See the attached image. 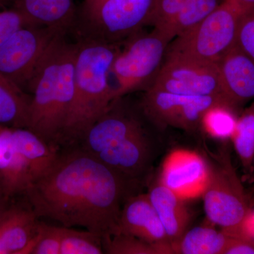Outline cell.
<instances>
[{
	"instance_id": "6da1fadb",
	"label": "cell",
	"mask_w": 254,
	"mask_h": 254,
	"mask_svg": "<svg viewBox=\"0 0 254 254\" xmlns=\"http://www.w3.org/2000/svg\"><path fill=\"white\" fill-rule=\"evenodd\" d=\"M125 184L122 175L81 148L58 154L24 195L38 218L85 227L104 240L118 226Z\"/></svg>"
},
{
	"instance_id": "7a4b0ae2",
	"label": "cell",
	"mask_w": 254,
	"mask_h": 254,
	"mask_svg": "<svg viewBox=\"0 0 254 254\" xmlns=\"http://www.w3.org/2000/svg\"><path fill=\"white\" fill-rule=\"evenodd\" d=\"M76 43L65 36L47 54L32 83L26 128L53 145L62 141L74 97Z\"/></svg>"
},
{
	"instance_id": "3957f363",
	"label": "cell",
	"mask_w": 254,
	"mask_h": 254,
	"mask_svg": "<svg viewBox=\"0 0 254 254\" xmlns=\"http://www.w3.org/2000/svg\"><path fill=\"white\" fill-rule=\"evenodd\" d=\"M120 46L81 38L76 43L74 97L62 141L83 139L113 104L109 73Z\"/></svg>"
},
{
	"instance_id": "277c9868",
	"label": "cell",
	"mask_w": 254,
	"mask_h": 254,
	"mask_svg": "<svg viewBox=\"0 0 254 254\" xmlns=\"http://www.w3.org/2000/svg\"><path fill=\"white\" fill-rule=\"evenodd\" d=\"M82 148L125 178L146 170L151 145L141 123L113 102L83 136Z\"/></svg>"
},
{
	"instance_id": "5b68a950",
	"label": "cell",
	"mask_w": 254,
	"mask_h": 254,
	"mask_svg": "<svg viewBox=\"0 0 254 254\" xmlns=\"http://www.w3.org/2000/svg\"><path fill=\"white\" fill-rule=\"evenodd\" d=\"M170 41L160 32H139L124 43L109 73L113 101L123 95L151 86L165 60Z\"/></svg>"
},
{
	"instance_id": "8992f818",
	"label": "cell",
	"mask_w": 254,
	"mask_h": 254,
	"mask_svg": "<svg viewBox=\"0 0 254 254\" xmlns=\"http://www.w3.org/2000/svg\"><path fill=\"white\" fill-rule=\"evenodd\" d=\"M242 14L229 0H223L200 22L170 42L165 57L217 64L236 45Z\"/></svg>"
},
{
	"instance_id": "52a82bcc",
	"label": "cell",
	"mask_w": 254,
	"mask_h": 254,
	"mask_svg": "<svg viewBox=\"0 0 254 254\" xmlns=\"http://www.w3.org/2000/svg\"><path fill=\"white\" fill-rule=\"evenodd\" d=\"M155 0H94L83 5L81 36L124 44L149 26Z\"/></svg>"
},
{
	"instance_id": "ba28073f",
	"label": "cell",
	"mask_w": 254,
	"mask_h": 254,
	"mask_svg": "<svg viewBox=\"0 0 254 254\" xmlns=\"http://www.w3.org/2000/svg\"><path fill=\"white\" fill-rule=\"evenodd\" d=\"M66 33L27 26L0 46V73L29 93L38 68L53 44Z\"/></svg>"
},
{
	"instance_id": "9c48e42d",
	"label": "cell",
	"mask_w": 254,
	"mask_h": 254,
	"mask_svg": "<svg viewBox=\"0 0 254 254\" xmlns=\"http://www.w3.org/2000/svg\"><path fill=\"white\" fill-rule=\"evenodd\" d=\"M222 155L216 167L211 168L203 197L207 218L227 234L240 225L251 208L229 155Z\"/></svg>"
},
{
	"instance_id": "30bf717a",
	"label": "cell",
	"mask_w": 254,
	"mask_h": 254,
	"mask_svg": "<svg viewBox=\"0 0 254 254\" xmlns=\"http://www.w3.org/2000/svg\"><path fill=\"white\" fill-rule=\"evenodd\" d=\"M148 88L191 96H220L227 101L217 64L177 57H165Z\"/></svg>"
},
{
	"instance_id": "8fae6325",
	"label": "cell",
	"mask_w": 254,
	"mask_h": 254,
	"mask_svg": "<svg viewBox=\"0 0 254 254\" xmlns=\"http://www.w3.org/2000/svg\"><path fill=\"white\" fill-rule=\"evenodd\" d=\"M218 103L231 106L220 96H191L148 88L142 107L146 116L156 125L193 131L200 126L205 111Z\"/></svg>"
},
{
	"instance_id": "7c38bea8",
	"label": "cell",
	"mask_w": 254,
	"mask_h": 254,
	"mask_svg": "<svg viewBox=\"0 0 254 254\" xmlns=\"http://www.w3.org/2000/svg\"><path fill=\"white\" fill-rule=\"evenodd\" d=\"M210 172L211 168L196 152L176 149L165 158L159 182L182 199H193L203 195Z\"/></svg>"
},
{
	"instance_id": "4fadbf2b",
	"label": "cell",
	"mask_w": 254,
	"mask_h": 254,
	"mask_svg": "<svg viewBox=\"0 0 254 254\" xmlns=\"http://www.w3.org/2000/svg\"><path fill=\"white\" fill-rule=\"evenodd\" d=\"M118 234L130 235L156 246L162 254H174L172 244L148 194L128 198L122 209L114 235Z\"/></svg>"
},
{
	"instance_id": "5bb4252c",
	"label": "cell",
	"mask_w": 254,
	"mask_h": 254,
	"mask_svg": "<svg viewBox=\"0 0 254 254\" xmlns=\"http://www.w3.org/2000/svg\"><path fill=\"white\" fill-rule=\"evenodd\" d=\"M217 65L224 94L235 110L254 99V60L235 45Z\"/></svg>"
},
{
	"instance_id": "9a60e30c",
	"label": "cell",
	"mask_w": 254,
	"mask_h": 254,
	"mask_svg": "<svg viewBox=\"0 0 254 254\" xmlns=\"http://www.w3.org/2000/svg\"><path fill=\"white\" fill-rule=\"evenodd\" d=\"M33 209L10 204L0 218V254H23L39 221Z\"/></svg>"
},
{
	"instance_id": "2e32d148",
	"label": "cell",
	"mask_w": 254,
	"mask_h": 254,
	"mask_svg": "<svg viewBox=\"0 0 254 254\" xmlns=\"http://www.w3.org/2000/svg\"><path fill=\"white\" fill-rule=\"evenodd\" d=\"M16 8L33 26L67 33L77 20L74 0H12Z\"/></svg>"
},
{
	"instance_id": "e0dca14e",
	"label": "cell",
	"mask_w": 254,
	"mask_h": 254,
	"mask_svg": "<svg viewBox=\"0 0 254 254\" xmlns=\"http://www.w3.org/2000/svg\"><path fill=\"white\" fill-rule=\"evenodd\" d=\"M31 184L27 165L11 138V128L2 126L0 131V188L11 200L17 195H24Z\"/></svg>"
},
{
	"instance_id": "ac0fdd59",
	"label": "cell",
	"mask_w": 254,
	"mask_h": 254,
	"mask_svg": "<svg viewBox=\"0 0 254 254\" xmlns=\"http://www.w3.org/2000/svg\"><path fill=\"white\" fill-rule=\"evenodd\" d=\"M148 195L173 245L183 236L190 224V213L185 200L160 182L151 187Z\"/></svg>"
},
{
	"instance_id": "d6986e66",
	"label": "cell",
	"mask_w": 254,
	"mask_h": 254,
	"mask_svg": "<svg viewBox=\"0 0 254 254\" xmlns=\"http://www.w3.org/2000/svg\"><path fill=\"white\" fill-rule=\"evenodd\" d=\"M11 138L27 165L31 183L46 173L58 157L53 145L27 128H11Z\"/></svg>"
},
{
	"instance_id": "ffe728a7",
	"label": "cell",
	"mask_w": 254,
	"mask_h": 254,
	"mask_svg": "<svg viewBox=\"0 0 254 254\" xmlns=\"http://www.w3.org/2000/svg\"><path fill=\"white\" fill-rule=\"evenodd\" d=\"M31 95L0 73V125L26 128Z\"/></svg>"
},
{
	"instance_id": "44dd1931",
	"label": "cell",
	"mask_w": 254,
	"mask_h": 254,
	"mask_svg": "<svg viewBox=\"0 0 254 254\" xmlns=\"http://www.w3.org/2000/svg\"><path fill=\"white\" fill-rule=\"evenodd\" d=\"M231 237L209 226L195 227L172 245L174 254H224Z\"/></svg>"
},
{
	"instance_id": "7402d4cb",
	"label": "cell",
	"mask_w": 254,
	"mask_h": 254,
	"mask_svg": "<svg viewBox=\"0 0 254 254\" xmlns=\"http://www.w3.org/2000/svg\"><path fill=\"white\" fill-rule=\"evenodd\" d=\"M231 140L242 167L250 171L254 162V102L237 118Z\"/></svg>"
},
{
	"instance_id": "603a6c76",
	"label": "cell",
	"mask_w": 254,
	"mask_h": 254,
	"mask_svg": "<svg viewBox=\"0 0 254 254\" xmlns=\"http://www.w3.org/2000/svg\"><path fill=\"white\" fill-rule=\"evenodd\" d=\"M237 118L236 110L225 103H218L205 111L200 126L214 138L231 139L236 128Z\"/></svg>"
},
{
	"instance_id": "cb8c5ba5",
	"label": "cell",
	"mask_w": 254,
	"mask_h": 254,
	"mask_svg": "<svg viewBox=\"0 0 254 254\" xmlns=\"http://www.w3.org/2000/svg\"><path fill=\"white\" fill-rule=\"evenodd\" d=\"M195 1L196 0H155L149 26L168 38L174 26Z\"/></svg>"
},
{
	"instance_id": "d4e9b609",
	"label": "cell",
	"mask_w": 254,
	"mask_h": 254,
	"mask_svg": "<svg viewBox=\"0 0 254 254\" xmlns=\"http://www.w3.org/2000/svg\"><path fill=\"white\" fill-rule=\"evenodd\" d=\"M103 239L98 234L61 227L60 254H102Z\"/></svg>"
},
{
	"instance_id": "484cf974",
	"label": "cell",
	"mask_w": 254,
	"mask_h": 254,
	"mask_svg": "<svg viewBox=\"0 0 254 254\" xmlns=\"http://www.w3.org/2000/svg\"><path fill=\"white\" fill-rule=\"evenodd\" d=\"M105 253L110 254H162L156 246L151 245L136 237L118 234L103 240Z\"/></svg>"
},
{
	"instance_id": "4316f807",
	"label": "cell",
	"mask_w": 254,
	"mask_h": 254,
	"mask_svg": "<svg viewBox=\"0 0 254 254\" xmlns=\"http://www.w3.org/2000/svg\"><path fill=\"white\" fill-rule=\"evenodd\" d=\"M61 227L38 224L34 238L23 254H60Z\"/></svg>"
},
{
	"instance_id": "83f0119b",
	"label": "cell",
	"mask_w": 254,
	"mask_h": 254,
	"mask_svg": "<svg viewBox=\"0 0 254 254\" xmlns=\"http://www.w3.org/2000/svg\"><path fill=\"white\" fill-rule=\"evenodd\" d=\"M33 26L16 8L0 11V46L20 28Z\"/></svg>"
},
{
	"instance_id": "f1b7e54d",
	"label": "cell",
	"mask_w": 254,
	"mask_h": 254,
	"mask_svg": "<svg viewBox=\"0 0 254 254\" xmlns=\"http://www.w3.org/2000/svg\"><path fill=\"white\" fill-rule=\"evenodd\" d=\"M236 45L254 60V9L242 14L241 17Z\"/></svg>"
},
{
	"instance_id": "f546056e",
	"label": "cell",
	"mask_w": 254,
	"mask_h": 254,
	"mask_svg": "<svg viewBox=\"0 0 254 254\" xmlns=\"http://www.w3.org/2000/svg\"><path fill=\"white\" fill-rule=\"evenodd\" d=\"M226 235L254 242V210L250 209L240 225L234 231Z\"/></svg>"
},
{
	"instance_id": "4dcf8cb0",
	"label": "cell",
	"mask_w": 254,
	"mask_h": 254,
	"mask_svg": "<svg viewBox=\"0 0 254 254\" xmlns=\"http://www.w3.org/2000/svg\"><path fill=\"white\" fill-rule=\"evenodd\" d=\"M224 254H254V242L231 237Z\"/></svg>"
},
{
	"instance_id": "1f68e13d",
	"label": "cell",
	"mask_w": 254,
	"mask_h": 254,
	"mask_svg": "<svg viewBox=\"0 0 254 254\" xmlns=\"http://www.w3.org/2000/svg\"><path fill=\"white\" fill-rule=\"evenodd\" d=\"M243 14L254 9V0H229Z\"/></svg>"
},
{
	"instance_id": "d6a6232c",
	"label": "cell",
	"mask_w": 254,
	"mask_h": 254,
	"mask_svg": "<svg viewBox=\"0 0 254 254\" xmlns=\"http://www.w3.org/2000/svg\"><path fill=\"white\" fill-rule=\"evenodd\" d=\"M10 201L11 200L6 198V195L3 193L2 190L0 188V218L10 205Z\"/></svg>"
},
{
	"instance_id": "836d02e7",
	"label": "cell",
	"mask_w": 254,
	"mask_h": 254,
	"mask_svg": "<svg viewBox=\"0 0 254 254\" xmlns=\"http://www.w3.org/2000/svg\"><path fill=\"white\" fill-rule=\"evenodd\" d=\"M8 0H0V6H4L7 4Z\"/></svg>"
},
{
	"instance_id": "e575fe53",
	"label": "cell",
	"mask_w": 254,
	"mask_h": 254,
	"mask_svg": "<svg viewBox=\"0 0 254 254\" xmlns=\"http://www.w3.org/2000/svg\"><path fill=\"white\" fill-rule=\"evenodd\" d=\"M94 1V0H84V2H83V5L88 4L92 2V1Z\"/></svg>"
},
{
	"instance_id": "d590c367",
	"label": "cell",
	"mask_w": 254,
	"mask_h": 254,
	"mask_svg": "<svg viewBox=\"0 0 254 254\" xmlns=\"http://www.w3.org/2000/svg\"><path fill=\"white\" fill-rule=\"evenodd\" d=\"M1 127H2V125H0V131H1Z\"/></svg>"
}]
</instances>
